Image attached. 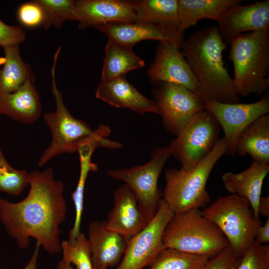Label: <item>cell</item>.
Wrapping results in <instances>:
<instances>
[{
  "label": "cell",
  "instance_id": "cell-1",
  "mask_svg": "<svg viewBox=\"0 0 269 269\" xmlns=\"http://www.w3.org/2000/svg\"><path fill=\"white\" fill-rule=\"evenodd\" d=\"M30 189L22 200L12 203L0 198V217L6 232L24 250L35 239L48 253L61 251L60 226L65 220L64 184L54 178L53 169L30 172Z\"/></svg>",
  "mask_w": 269,
  "mask_h": 269
},
{
  "label": "cell",
  "instance_id": "cell-2",
  "mask_svg": "<svg viewBox=\"0 0 269 269\" xmlns=\"http://www.w3.org/2000/svg\"><path fill=\"white\" fill-rule=\"evenodd\" d=\"M226 46L215 25L195 32L184 41L182 53L198 82L197 95L204 103L240 101L223 59Z\"/></svg>",
  "mask_w": 269,
  "mask_h": 269
},
{
  "label": "cell",
  "instance_id": "cell-3",
  "mask_svg": "<svg viewBox=\"0 0 269 269\" xmlns=\"http://www.w3.org/2000/svg\"><path fill=\"white\" fill-rule=\"evenodd\" d=\"M60 49L58 48L55 54L51 70L52 92L55 100L56 109L54 112L43 115L44 122L51 132V141L38 160L39 167L61 154L77 152L81 146L86 144L98 143L100 146L109 149L123 146L122 143L107 138L111 133L108 126L100 124L93 130L88 124L74 117L68 111L55 79V68Z\"/></svg>",
  "mask_w": 269,
  "mask_h": 269
},
{
  "label": "cell",
  "instance_id": "cell-4",
  "mask_svg": "<svg viewBox=\"0 0 269 269\" xmlns=\"http://www.w3.org/2000/svg\"><path fill=\"white\" fill-rule=\"evenodd\" d=\"M229 44L228 58L233 64L237 95L263 94L269 87V29L240 34Z\"/></svg>",
  "mask_w": 269,
  "mask_h": 269
},
{
  "label": "cell",
  "instance_id": "cell-5",
  "mask_svg": "<svg viewBox=\"0 0 269 269\" xmlns=\"http://www.w3.org/2000/svg\"><path fill=\"white\" fill-rule=\"evenodd\" d=\"M226 152L224 137L194 167L165 169L163 199L174 214L205 207L210 201L206 188L210 174L218 160Z\"/></svg>",
  "mask_w": 269,
  "mask_h": 269
},
{
  "label": "cell",
  "instance_id": "cell-6",
  "mask_svg": "<svg viewBox=\"0 0 269 269\" xmlns=\"http://www.w3.org/2000/svg\"><path fill=\"white\" fill-rule=\"evenodd\" d=\"M162 241L166 248L210 257L229 246L220 229L198 209L174 214L165 227Z\"/></svg>",
  "mask_w": 269,
  "mask_h": 269
},
{
  "label": "cell",
  "instance_id": "cell-7",
  "mask_svg": "<svg viewBox=\"0 0 269 269\" xmlns=\"http://www.w3.org/2000/svg\"><path fill=\"white\" fill-rule=\"evenodd\" d=\"M201 213L222 232L239 259L256 241L261 222L246 198L234 194L219 197Z\"/></svg>",
  "mask_w": 269,
  "mask_h": 269
},
{
  "label": "cell",
  "instance_id": "cell-8",
  "mask_svg": "<svg viewBox=\"0 0 269 269\" xmlns=\"http://www.w3.org/2000/svg\"><path fill=\"white\" fill-rule=\"evenodd\" d=\"M170 155L168 146L157 147L152 152L150 160L143 165L106 171L110 177L124 182L148 222L154 216L163 196L158 180Z\"/></svg>",
  "mask_w": 269,
  "mask_h": 269
},
{
  "label": "cell",
  "instance_id": "cell-9",
  "mask_svg": "<svg viewBox=\"0 0 269 269\" xmlns=\"http://www.w3.org/2000/svg\"><path fill=\"white\" fill-rule=\"evenodd\" d=\"M221 127L206 109L197 114L168 146L181 168L190 169L212 149L219 139Z\"/></svg>",
  "mask_w": 269,
  "mask_h": 269
},
{
  "label": "cell",
  "instance_id": "cell-10",
  "mask_svg": "<svg viewBox=\"0 0 269 269\" xmlns=\"http://www.w3.org/2000/svg\"><path fill=\"white\" fill-rule=\"evenodd\" d=\"M152 95L160 112L165 130L176 136L191 120L205 110L204 103L195 93L179 85H156Z\"/></svg>",
  "mask_w": 269,
  "mask_h": 269
},
{
  "label": "cell",
  "instance_id": "cell-11",
  "mask_svg": "<svg viewBox=\"0 0 269 269\" xmlns=\"http://www.w3.org/2000/svg\"><path fill=\"white\" fill-rule=\"evenodd\" d=\"M174 213L162 198L157 210L146 226L129 241L123 260L115 269H142L150 266L164 249V229Z\"/></svg>",
  "mask_w": 269,
  "mask_h": 269
},
{
  "label": "cell",
  "instance_id": "cell-12",
  "mask_svg": "<svg viewBox=\"0 0 269 269\" xmlns=\"http://www.w3.org/2000/svg\"><path fill=\"white\" fill-rule=\"evenodd\" d=\"M204 107L214 116L224 133L226 154L234 156L237 141L242 132L253 121L269 114V96L266 94L252 103L208 102L204 103Z\"/></svg>",
  "mask_w": 269,
  "mask_h": 269
},
{
  "label": "cell",
  "instance_id": "cell-13",
  "mask_svg": "<svg viewBox=\"0 0 269 269\" xmlns=\"http://www.w3.org/2000/svg\"><path fill=\"white\" fill-rule=\"evenodd\" d=\"M147 74L154 84L173 83L183 86L197 95L198 92V82L182 52L171 44L159 42Z\"/></svg>",
  "mask_w": 269,
  "mask_h": 269
},
{
  "label": "cell",
  "instance_id": "cell-14",
  "mask_svg": "<svg viewBox=\"0 0 269 269\" xmlns=\"http://www.w3.org/2000/svg\"><path fill=\"white\" fill-rule=\"evenodd\" d=\"M108 40L132 48L136 43L146 40H158L171 44L179 49L184 44V33L178 29L148 23H112L95 27Z\"/></svg>",
  "mask_w": 269,
  "mask_h": 269
},
{
  "label": "cell",
  "instance_id": "cell-15",
  "mask_svg": "<svg viewBox=\"0 0 269 269\" xmlns=\"http://www.w3.org/2000/svg\"><path fill=\"white\" fill-rule=\"evenodd\" d=\"M218 23L220 35L226 45L240 34L269 29V0L233 5L224 13Z\"/></svg>",
  "mask_w": 269,
  "mask_h": 269
},
{
  "label": "cell",
  "instance_id": "cell-16",
  "mask_svg": "<svg viewBox=\"0 0 269 269\" xmlns=\"http://www.w3.org/2000/svg\"><path fill=\"white\" fill-rule=\"evenodd\" d=\"M76 20L81 29L112 23H133L136 15L133 1L79 0L75 1Z\"/></svg>",
  "mask_w": 269,
  "mask_h": 269
},
{
  "label": "cell",
  "instance_id": "cell-17",
  "mask_svg": "<svg viewBox=\"0 0 269 269\" xmlns=\"http://www.w3.org/2000/svg\"><path fill=\"white\" fill-rule=\"evenodd\" d=\"M113 203L106 221L108 229L130 240L149 223L125 184L115 191Z\"/></svg>",
  "mask_w": 269,
  "mask_h": 269
},
{
  "label": "cell",
  "instance_id": "cell-18",
  "mask_svg": "<svg viewBox=\"0 0 269 269\" xmlns=\"http://www.w3.org/2000/svg\"><path fill=\"white\" fill-rule=\"evenodd\" d=\"M88 234L94 269H108L118 265L130 240L108 229L106 221L90 223Z\"/></svg>",
  "mask_w": 269,
  "mask_h": 269
},
{
  "label": "cell",
  "instance_id": "cell-19",
  "mask_svg": "<svg viewBox=\"0 0 269 269\" xmlns=\"http://www.w3.org/2000/svg\"><path fill=\"white\" fill-rule=\"evenodd\" d=\"M95 97L110 106L128 108L141 115L146 113L160 114L154 100L144 96L129 82L125 76L101 81Z\"/></svg>",
  "mask_w": 269,
  "mask_h": 269
},
{
  "label": "cell",
  "instance_id": "cell-20",
  "mask_svg": "<svg viewBox=\"0 0 269 269\" xmlns=\"http://www.w3.org/2000/svg\"><path fill=\"white\" fill-rule=\"evenodd\" d=\"M33 80L28 78L16 91L0 94V114L24 124H33L38 120L41 114V105Z\"/></svg>",
  "mask_w": 269,
  "mask_h": 269
},
{
  "label": "cell",
  "instance_id": "cell-21",
  "mask_svg": "<svg viewBox=\"0 0 269 269\" xmlns=\"http://www.w3.org/2000/svg\"><path fill=\"white\" fill-rule=\"evenodd\" d=\"M269 172V164L254 161L250 167L239 173L227 172L222 176L226 189L231 194L248 199L254 215L260 219L258 213L264 180Z\"/></svg>",
  "mask_w": 269,
  "mask_h": 269
},
{
  "label": "cell",
  "instance_id": "cell-22",
  "mask_svg": "<svg viewBox=\"0 0 269 269\" xmlns=\"http://www.w3.org/2000/svg\"><path fill=\"white\" fill-rule=\"evenodd\" d=\"M241 0H177L178 30H185L203 19L220 20L230 7L241 3Z\"/></svg>",
  "mask_w": 269,
  "mask_h": 269
},
{
  "label": "cell",
  "instance_id": "cell-23",
  "mask_svg": "<svg viewBox=\"0 0 269 269\" xmlns=\"http://www.w3.org/2000/svg\"><path fill=\"white\" fill-rule=\"evenodd\" d=\"M236 152L250 155L254 161L269 164V114L251 123L240 134Z\"/></svg>",
  "mask_w": 269,
  "mask_h": 269
},
{
  "label": "cell",
  "instance_id": "cell-24",
  "mask_svg": "<svg viewBox=\"0 0 269 269\" xmlns=\"http://www.w3.org/2000/svg\"><path fill=\"white\" fill-rule=\"evenodd\" d=\"M101 81H108L125 76L129 72L142 68L143 59L136 55L132 48L108 40L105 48Z\"/></svg>",
  "mask_w": 269,
  "mask_h": 269
},
{
  "label": "cell",
  "instance_id": "cell-25",
  "mask_svg": "<svg viewBox=\"0 0 269 269\" xmlns=\"http://www.w3.org/2000/svg\"><path fill=\"white\" fill-rule=\"evenodd\" d=\"M136 22L162 25L178 29L177 0L133 1Z\"/></svg>",
  "mask_w": 269,
  "mask_h": 269
},
{
  "label": "cell",
  "instance_id": "cell-26",
  "mask_svg": "<svg viewBox=\"0 0 269 269\" xmlns=\"http://www.w3.org/2000/svg\"><path fill=\"white\" fill-rule=\"evenodd\" d=\"M19 45L3 47L4 64L0 70V94L18 90L28 78H32L29 66L22 60Z\"/></svg>",
  "mask_w": 269,
  "mask_h": 269
},
{
  "label": "cell",
  "instance_id": "cell-27",
  "mask_svg": "<svg viewBox=\"0 0 269 269\" xmlns=\"http://www.w3.org/2000/svg\"><path fill=\"white\" fill-rule=\"evenodd\" d=\"M99 146L98 143L86 144L81 146L77 151L79 154L80 172L76 188L71 194L75 210L74 225L69 232L67 240L71 243L74 242L76 237L81 232L85 185L89 172L98 170V166L92 162L91 157L95 149Z\"/></svg>",
  "mask_w": 269,
  "mask_h": 269
},
{
  "label": "cell",
  "instance_id": "cell-28",
  "mask_svg": "<svg viewBox=\"0 0 269 269\" xmlns=\"http://www.w3.org/2000/svg\"><path fill=\"white\" fill-rule=\"evenodd\" d=\"M210 257L165 248L150 266V269H202Z\"/></svg>",
  "mask_w": 269,
  "mask_h": 269
},
{
  "label": "cell",
  "instance_id": "cell-29",
  "mask_svg": "<svg viewBox=\"0 0 269 269\" xmlns=\"http://www.w3.org/2000/svg\"><path fill=\"white\" fill-rule=\"evenodd\" d=\"M44 13L45 29L52 26L59 28L69 20H76L75 1L72 0H37Z\"/></svg>",
  "mask_w": 269,
  "mask_h": 269
},
{
  "label": "cell",
  "instance_id": "cell-30",
  "mask_svg": "<svg viewBox=\"0 0 269 269\" xmlns=\"http://www.w3.org/2000/svg\"><path fill=\"white\" fill-rule=\"evenodd\" d=\"M61 246V261L73 264L77 269H94L90 245L84 234L80 232L72 243L62 241Z\"/></svg>",
  "mask_w": 269,
  "mask_h": 269
},
{
  "label": "cell",
  "instance_id": "cell-31",
  "mask_svg": "<svg viewBox=\"0 0 269 269\" xmlns=\"http://www.w3.org/2000/svg\"><path fill=\"white\" fill-rule=\"evenodd\" d=\"M30 172L12 167L4 157L0 146V191L19 195L29 185Z\"/></svg>",
  "mask_w": 269,
  "mask_h": 269
},
{
  "label": "cell",
  "instance_id": "cell-32",
  "mask_svg": "<svg viewBox=\"0 0 269 269\" xmlns=\"http://www.w3.org/2000/svg\"><path fill=\"white\" fill-rule=\"evenodd\" d=\"M236 269H269V246L255 241L240 259Z\"/></svg>",
  "mask_w": 269,
  "mask_h": 269
},
{
  "label": "cell",
  "instance_id": "cell-33",
  "mask_svg": "<svg viewBox=\"0 0 269 269\" xmlns=\"http://www.w3.org/2000/svg\"><path fill=\"white\" fill-rule=\"evenodd\" d=\"M21 23L28 27H35L43 24L44 13L42 7L35 0L21 5L17 11Z\"/></svg>",
  "mask_w": 269,
  "mask_h": 269
},
{
  "label": "cell",
  "instance_id": "cell-34",
  "mask_svg": "<svg viewBox=\"0 0 269 269\" xmlns=\"http://www.w3.org/2000/svg\"><path fill=\"white\" fill-rule=\"evenodd\" d=\"M240 260L229 245L218 254L211 257L202 269H236Z\"/></svg>",
  "mask_w": 269,
  "mask_h": 269
},
{
  "label": "cell",
  "instance_id": "cell-35",
  "mask_svg": "<svg viewBox=\"0 0 269 269\" xmlns=\"http://www.w3.org/2000/svg\"><path fill=\"white\" fill-rule=\"evenodd\" d=\"M21 27L7 25L0 20V46L3 47L19 45L25 40Z\"/></svg>",
  "mask_w": 269,
  "mask_h": 269
},
{
  "label": "cell",
  "instance_id": "cell-36",
  "mask_svg": "<svg viewBox=\"0 0 269 269\" xmlns=\"http://www.w3.org/2000/svg\"><path fill=\"white\" fill-rule=\"evenodd\" d=\"M255 241L262 245L269 242V217H267L265 224L260 227Z\"/></svg>",
  "mask_w": 269,
  "mask_h": 269
},
{
  "label": "cell",
  "instance_id": "cell-37",
  "mask_svg": "<svg viewBox=\"0 0 269 269\" xmlns=\"http://www.w3.org/2000/svg\"><path fill=\"white\" fill-rule=\"evenodd\" d=\"M259 216L269 217V197H261L258 208Z\"/></svg>",
  "mask_w": 269,
  "mask_h": 269
},
{
  "label": "cell",
  "instance_id": "cell-38",
  "mask_svg": "<svg viewBox=\"0 0 269 269\" xmlns=\"http://www.w3.org/2000/svg\"><path fill=\"white\" fill-rule=\"evenodd\" d=\"M41 245L39 243L36 242L32 255L23 269H36L37 261Z\"/></svg>",
  "mask_w": 269,
  "mask_h": 269
},
{
  "label": "cell",
  "instance_id": "cell-39",
  "mask_svg": "<svg viewBox=\"0 0 269 269\" xmlns=\"http://www.w3.org/2000/svg\"><path fill=\"white\" fill-rule=\"evenodd\" d=\"M57 269H74L71 264L60 261L57 265Z\"/></svg>",
  "mask_w": 269,
  "mask_h": 269
},
{
  "label": "cell",
  "instance_id": "cell-40",
  "mask_svg": "<svg viewBox=\"0 0 269 269\" xmlns=\"http://www.w3.org/2000/svg\"><path fill=\"white\" fill-rule=\"evenodd\" d=\"M0 222H1V220H0Z\"/></svg>",
  "mask_w": 269,
  "mask_h": 269
}]
</instances>
